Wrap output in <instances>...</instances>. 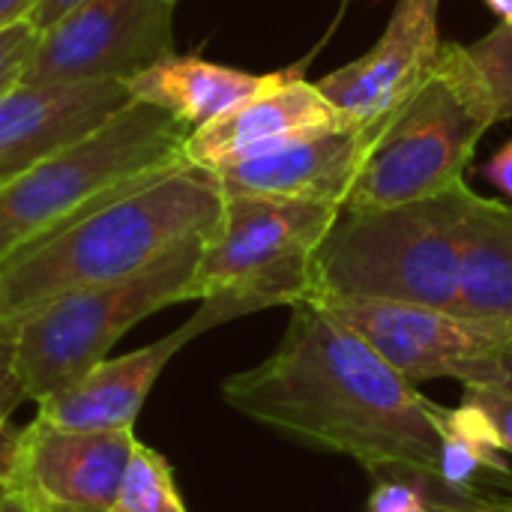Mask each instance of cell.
<instances>
[{
  "instance_id": "cell-21",
  "label": "cell",
  "mask_w": 512,
  "mask_h": 512,
  "mask_svg": "<svg viewBox=\"0 0 512 512\" xmlns=\"http://www.w3.org/2000/svg\"><path fill=\"white\" fill-rule=\"evenodd\" d=\"M420 483L426 489L432 512H512V486L453 492L429 477H420Z\"/></svg>"
},
{
  "instance_id": "cell-16",
  "label": "cell",
  "mask_w": 512,
  "mask_h": 512,
  "mask_svg": "<svg viewBox=\"0 0 512 512\" xmlns=\"http://www.w3.org/2000/svg\"><path fill=\"white\" fill-rule=\"evenodd\" d=\"M459 315L512 339V207L477 192L462 222Z\"/></svg>"
},
{
  "instance_id": "cell-30",
  "label": "cell",
  "mask_w": 512,
  "mask_h": 512,
  "mask_svg": "<svg viewBox=\"0 0 512 512\" xmlns=\"http://www.w3.org/2000/svg\"><path fill=\"white\" fill-rule=\"evenodd\" d=\"M489 384H504V387H510L512 390V351L504 354V360L498 363V372H495V378H492Z\"/></svg>"
},
{
  "instance_id": "cell-14",
  "label": "cell",
  "mask_w": 512,
  "mask_h": 512,
  "mask_svg": "<svg viewBox=\"0 0 512 512\" xmlns=\"http://www.w3.org/2000/svg\"><path fill=\"white\" fill-rule=\"evenodd\" d=\"M123 81L18 84L0 96V189L129 105Z\"/></svg>"
},
{
  "instance_id": "cell-26",
  "label": "cell",
  "mask_w": 512,
  "mask_h": 512,
  "mask_svg": "<svg viewBox=\"0 0 512 512\" xmlns=\"http://www.w3.org/2000/svg\"><path fill=\"white\" fill-rule=\"evenodd\" d=\"M486 180L512 198V141H507L486 165Z\"/></svg>"
},
{
  "instance_id": "cell-31",
  "label": "cell",
  "mask_w": 512,
  "mask_h": 512,
  "mask_svg": "<svg viewBox=\"0 0 512 512\" xmlns=\"http://www.w3.org/2000/svg\"><path fill=\"white\" fill-rule=\"evenodd\" d=\"M486 3L501 18V24H512V0H486Z\"/></svg>"
},
{
  "instance_id": "cell-19",
  "label": "cell",
  "mask_w": 512,
  "mask_h": 512,
  "mask_svg": "<svg viewBox=\"0 0 512 512\" xmlns=\"http://www.w3.org/2000/svg\"><path fill=\"white\" fill-rule=\"evenodd\" d=\"M111 512H189L177 483H174V471L165 462V456H159L156 450H150L147 444H135L117 504Z\"/></svg>"
},
{
  "instance_id": "cell-22",
  "label": "cell",
  "mask_w": 512,
  "mask_h": 512,
  "mask_svg": "<svg viewBox=\"0 0 512 512\" xmlns=\"http://www.w3.org/2000/svg\"><path fill=\"white\" fill-rule=\"evenodd\" d=\"M39 30L30 21H18L0 30V96L24 84V72L33 60Z\"/></svg>"
},
{
  "instance_id": "cell-24",
  "label": "cell",
  "mask_w": 512,
  "mask_h": 512,
  "mask_svg": "<svg viewBox=\"0 0 512 512\" xmlns=\"http://www.w3.org/2000/svg\"><path fill=\"white\" fill-rule=\"evenodd\" d=\"M27 402L21 387H18V378H15V369H12V342L6 336H0V480L6 474V465H9V453H12V441H15V432L12 429V414L15 408Z\"/></svg>"
},
{
  "instance_id": "cell-8",
  "label": "cell",
  "mask_w": 512,
  "mask_h": 512,
  "mask_svg": "<svg viewBox=\"0 0 512 512\" xmlns=\"http://www.w3.org/2000/svg\"><path fill=\"white\" fill-rule=\"evenodd\" d=\"M177 0H78L39 30L24 84L129 81L174 54Z\"/></svg>"
},
{
  "instance_id": "cell-18",
  "label": "cell",
  "mask_w": 512,
  "mask_h": 512,
  "mask_svg": "<svg viewBox=\"0 0 512 512\" xmlns=\"http://www.w3.org/2000/svg\"><path fill=\"white\" fill-rule=\"evenodd\" d=\"M438 435H441V459H438L435 483L453 492L512 486V468L501 447V435L492 417L486 414V408H480L471 399H465L459 408L441 405Z\"/></svg>"
},
{
  "instance_id": "cell-27",
  "label": "cell",
  "mask_w": 512,
  "mask_h": 512,
  "mask_svg": "<svg viewBox=\"0 0 512 512\" xmlns=\"http://www.w3.org/2000/svg\"><path fill=\"white\" fill-rule=\"evenodd\" d=\"M78 0H36L33 12L27 15V21L36 27V30H48L57 18H63Z\"/></svg>"
},
{
  "instance_id": "cell-20",
  "label": "cell",
  "mask_w": 512,
  "mask_h": 512,
  "mask_svg": "<svg viewBox=\"0 0 512 512\" xmlns=\"http://www.w3.org/2000/svg\"><path fill=\"white\" fill-rule=\"evenodd\" d=\"M468 54L495 96L498 120H512V24H498L492 33L468 45Z\"/></svg>"
},
{
  "instance_id": "cell-11",
  "label": "cell",
  "mask_w": 512,
  "mask_h": 512,
  "mask_svg": "<svg viewBox=\"0 0 512 512\" xmlns=\"http://www.w3.org/2000/svg\"><path fill=\"white\" fill-rule=\"evenodd\" d=\"M438 12L441 0H396L381 39L315 81L342 123L372 132L423 84L444 48Z\"/></svg>"
},
{
  "instance_id": "cell-9",
  "label": "cell",
  "mask_w": 512,
  "mask_h": 512,
  "mask_svg": "<svg viewBox=\"0 0 512 512\" xmlns=\"http://www.w3.org/2000/svg\"><path fill=\"white\" fill-rule=\"evenodd\" d=\"M351 327L384 363L411 384L450 378L462 387L489 384L512 339L465 315L387 300L318 303Z\"/></svg>"
},
{
  "instance_id": "cell-5",
  "label": "cell",
  "mask_w": 512,
  "mask_h": 512,
  "mask_svg": "<svg viewBox=\"0 0 512 512\" xmlns=\"http://www.w3.org/2000/svg\"><path fill=\"white\" fill-rule=\"evenodd\" d=\"M495 123V96L468 48L444 45L423 84L378 129H366L369 147L342 210H378L453 189Z\"/></svg>"
},
{
  "instance_id": "cell-7",
  "label": "cell",
  "mask_w": 512,
  "mask_h": 512,
  "mask_svg": "<svg viewBox=\"0 0 512 512\" xmlns=\"http://www.w3.org/2000/svg\"><path fill=\"white\" fill-rule=\"evenodd\" d=\"M339 216L342 207L324 201L228 195L204 243L192 300L213 303L225 321L309 300L315 252Z\"/></svg>"
},
{
  "instance_id": "cell-28",
  "label": "cell",
  "mask_w": 512,
  "mask_h": 512,
  "mask_svg": "<svg viewBox=\"0 0 512 512\" xmlns=\"http://www.w3.org/2000/svg\"><path fill=\"white\" fill-rule=\"evenodd\" d=\"M33 6H36V0H0V30L9 24L27 21Z\"/></svg>"
},
{
  "instance_id": "cell-4",
  "label": "cell",
  "mask_w": 512,
  "mask_h": 512,
  "mask_svg": "<svg viewBox=\"0 0 512 512\" xmlns=\"http://www.w3.org/2000/svg\"><path fill=\"white\" fill-rule=\"evenodd\" d=\"M192 129L132 99L102 126L39 159L0 189V264L93 207L189 162Z\"/></svg>"
},
{
  "instance_id": "cell-25",
  "label": "cell",
  "mask_w": 512,
  "mask_h": 512,
  "mask_svg": "<svg viewBox=\"0 0 512 512\" xmlns=\"http://www.w3.org/2000/svg\"><path fill=\"white\" fill-rule=\"evenodd\" d=\"M465 399L477 402L480 408H486V414L492 417L498 435H501V447L504 453L512 456V390L504 384H468L462 387Z\"/></svg>"
},
{
  "instance_id": "cell-17",
  "label": "cell",
  "mask_w": 512,
  "mask_h": 512,
  "mask_svg": "<svg viewBox=\"0 0 512 512\" xmlns=\"http://www.w3.org/2000/svg\"><path fill=\"white\" fill-rule=\"evenodd\" d=\"M267 78L270 72L252 75L204 57L168 54L150 69L132 75L126 81V90L132 99L168 111L195 132L240 105L243 99H249L252 93H258Z\"/></svg>"
},
{
  "instance_id": "cell-2",
  "label": "cell",
  "mask_w": 512,
  "mask_h": 512,
  "mask_svg": "<svg viewBox=\"0 0 512 512\" xmlns=\"http://www.w3.org/2000/svg\"><path fill=\"white\" fill-rule=\"evenodd\" d=\"M222 213L216 177L192 162L93 207L0 264V336L66 294L114 285L189 240H210Z\"/></svg>"
},
{
  "instance_id": "cell-1",
  "label": "cell",
  "mask_w": 512,
  "mask_h": 512,
  "mask_svg": "<svg viewBox=\"0 0 512 512\" xmlns=\"http://www.w3.org/2000/svg\"><path fill=\"white\" fill-rule=\"evenodd\" d=\"M222 399L303 447L348 456L378 477H438V402L384 363L324 306H291L279 348L231 375Z\"/></svg>"
},
{
  "instance_id": "cell-3",
  "label": "cell",
  "mask_w": 512,
  "mask_h": 512,
  "mask_svg": "<svg viewBox=\"0 0 512 512\" xmlns=\"http://www.w3.org/2000/svg\"><path fill=\"white\" fill-rule=\"evenodd\" d=\"M471 192L462 180L432 198L342 210L315 252L309 300H387L459 315V243Z\"/></svg>"
},
{
  "instance_id": "cell-13",
  "label": "cell",
  "mask_w": 512,
  "mask_h": 512,
  "mask_svg": "<svg viewBox=\"0 0 512 512\" xmlns=\"http://www.w3.org/2000/svg\"><path fill=\"white\" fill-rule=\"evenodd\" d=\"M339 123L336 108L315 81H306L297 69H282L270 72L258 93L195 129L186 141V159L204 171H216Z\"/></svg>"
},
{
  "instance_id": "cell-6",
  "label": "cell",
  "mask_w": 512,
  "mask_h": 512,
  "mask_svg": "<svg viewBox=\"0 0 512 512\" xmlns=\"http://www.w3.org/2000/svg\"><path fill=\"white\" fill-rule=\"evenodd\" d=\"M207 240H189L147 270L114 285L66 294L12 324V369L27 402H42L81 381L138 321L192 300V279Z\"/></svg>"
},
{
  "instance_id": "cell-23",
  "label": "cell",
  "mask_w": 512,
  "mask_h": 512,
  "mask_svg": "<svg viewBox=\"0 0 512 512\" xmlns=\"http://www.w3.org/2000/svg\"><path fill=\"white\" fill-rule=\"evenodd\" d=\"M366 512H432L420 477H378Z\"/></svg>"
},
{
  "instance_id": "cell-29",
  "label": "cell",
  "mask_w": 512,
  "mask_h": 512,
  "mask_svg": "<svg viewBox=\"0 0 512 512\" xmlns=\"http://www.w3.org/2000/svg\"><path fill=\"white\" fill-rule=\"evenodd\" d=\"M0 512H39L21 492H15L12 486H6L0 480Z\"/></svg>"
},
{
  "instance_id": "cell-12",
  "label": "cell",
  "mask_w": 512,
  "mask_h": 512,
  "mask_svg": "<svg viewBox=\"0 0 512 512\" xmlns=\"http://www.w3.org/2000/svg\"><path fill=\"white\" fill-rule=\"evenodd\" d=\"M216 324H225V315L213 303H201V309L180 330L132 354L105 357L81 381L42 399L36 405V417L60 429H84V432L135 429V420L153 384L165 372L168 360L180 348H186L195 336H201Z\"/></svg>"
},
{
  "instance_id": "cell-15",
  "label": "cell",
  "mask_w": 512,
  "mask_h": 512,
  "mask_svg": "<svg viewBox=\"0 0 512 512\" xmlns=\"http://www.w3.org/2000/svg\"><path fill=\"white\" fill-rule=\"evenodd\" d=\"M369 147V132L339 123L282 147L210 171L222 195H270L345 207Z\"/></svg>"
},
{
  "instance_id": "cell-10",
  "label": "cell",
  "mask_w": 512,
  "mask_h": 512,
  "mask_svg": "<svg viewBox=\"0 0 512 512\" xmlns=\"http://www.w3.org/2000/svg\"><path fill=\"white\" fill-rule=\"evenodd\" d=\"M135 444V429L84 432L33 417L15 432L3 483L39 512H111Z\"/></svg>"
}]
</instances>
